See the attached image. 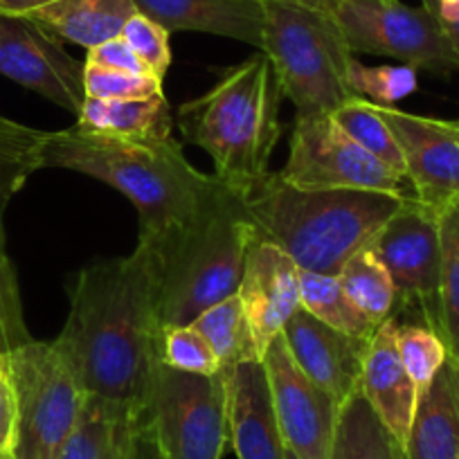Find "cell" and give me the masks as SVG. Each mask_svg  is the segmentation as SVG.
Returning a JSON list of instances; mask_svg holds the SVG:
<instances>
[{
    "label": "cell",
    "mask_w": 459,
    "mask_h": 459,
    "mask_svg": "<svg viewBox=\"0 0 459 459\" xmlns=\"http://www.w3.org/2000/svg\"><path fill=\"white\" fill-rule=\"evenodd\" d=\"M156 293L147 259H104L82 268L70 286V313L56 344L88 396L122 414L143 412L158 363Z\"/></svg>",
    "instance_id": "1"
},
{
    "label": "cell",
    "mask_w": 459,
    "mask_h": 459,
    "mask_svg": "<svg viewBox=\"0 0 459 459\" xmlns=\"http://www.w3.org/2000/svg\"><path fill=\"white\" fill-rule=\"evenodd\" d=\"M257 228L246 194L214 176L198 210L153 239L140 241L156 293L160 326L192 325L237 295Z\"/></svg>",
    "instance_id": "2"
},
{
    "label": "cell",
    "mask_w": 459,
    "mask_h": 459,
    "mask_svg": "<svg viewBox=\"0 0 459 459\" xmlns=\"http://www.w3.org/2000/svg\"><path fill=\"white\" fill-rule=\"evenodd\" d=\"M48 167L79 171L125 194L138 212L140 241L187 221L214 185V176L189 165L174 138L110 135L79 125L48 131Z\"/></svg>",
    "instance_id": "3"
},
{
    "label": "cell",
    "mask_w": 459,
    "mask_h": 459,
    "mask_svg": "<svg viewBox=\"0 0 459 459\" xmlns=\"http://www.w3.org/2000/svg\"><path fill=\"white\" fill-rule=\"evenodd\" d=\"M408 196L372 189H304L266 174L246 194L257 237L280 246L304 273L338 275Z\"/></svg>",
    "instance_id": "4"
},
{
    "label": "cell",
    "mask_w": 459,
    "mask_h": 459,
    "mask_svg": "<svg viewBox=\"0 0 459 459\" xmlns=\"http://www.w3.org/2000/svg\"><path fill=\"white\" fill-rule=\"evenodd\" d=\"M281 97L271 59L257 52L225 70L210 91L185 101L176 125L189 144L210 153L216 178L248 194L268 174L281 138Z\"/></svg>",
    "instance_id": "5"
},
{
    "label": "cell",
    "mask_w": 459,
    "mask_h": 459,
    "mask_svg": "<svg viewBox=\"0 0 459 459\" xmlns=\"http://www.w3.org/2000/svg\"><path fill=\"white\" fill-rule=\"evenodd\" d=\"M264 55L271 59L284 97L298 117L333 115L354 100L347 82L351 55L326 12L289 0H264Z\"/></svg>",
    "instance_id": "6"
},
{
    "label": "cell",
    "mask_w": 459,
    "mask_h": 459,
    "mask_svg": "<svg viewBox=\"0 0 459 459\" xmlns=\"http://www.w3.org/2000/svg\"><path fill=\"white\" fill-rule=\"evenodd\" d=\"M7 365L19 396L16 459H55L88 399L77 369L56 340L23 344Z\"/></svg>",
    "instance_id": "7"
},
{
    "label": "cell",
    "mask_w": 459,
    "mask_h": 459,
    "mask_svg": "<svg viewBox=\"0 0 459 459\" xmlns=\"http://www.w3.org/2000/svg\"><path fill=\"white\" fill-rule=\"evenodd\" d=\"M167 459H221L230 444L225 374L153 368L143 412Z\"/></svg>",
    "instance_id": "8"
},
{
    "label": "cell",
    "mask_w": 459,
    "mask_h": 459,
    "mask_svg": "<svg viewBox=\"0 0 459 459\" xmlns=\"http://www.w3.org/2000/svg\"><path fill=\"white\" fill-rule=\"evenodd\" d=\"M335 21L351 55L390 56L414 70L453 73L459 59L441 21L426 7L401 0H331Z\"/></svg>",
    "instance_id": "9"
},
{
    "label": "cell",
    "mask_w": 459,
    "mask_h": 459,
    "mask_svg": "<svg viewBox=\"0 0 459 459\" xmlns=\"http://www.w3.org/2000/svg\"><path fill=\"white\" fill-rule=\"evenodd\" d=\"M277 174L304 189H372L412 198L408 178L356 144L333 115L295 120L289 160Z\"/></svg>",
    "instance_id": "10"
},
{
    "label": "cell",
    "mask_w": 459,
    "mask_h": 459,
    "mask_svg": "<svg viewBox=\"0 0 459 459\" xmlns=\"http://www.w3.org/2000/svg\"><path fill=\"white\" fill-rule=\"evenodd\" d=\"M369 248L387 268L394 284V320L403 313L419 316L421 325L439 333L441 232L439 216L414 198L383 223Z\"/></svg>",
    "instance_id": "11"
},
{
    "label": "cell",
    "mask_w": 459,
    "mask_h": 459,
    "mask_svg": "<svg viewBox=\"0 0 459 459\" xmlns=\"http://www.w3.org/2000/svg\"><path fill=\"white\" fill-rule=\"evenodd\" d=\"M262 363L286 450L298 459H329L340 412L338 401L298 368L284 335L273 340Z\"/></svg>",
    "instance_id": "12"
},
{
    "label": "cell",
    "mask_w": 459,
    "mask_h": 459,
    "mask_svg": "<svg viewBox=\"0 0 459 459\" xmlns=\"http://www.w3.org/2000/svg\"><path fill=\"white\" fill-rule=\"evenodd\" d=\"M86 65L28 16L0 14V74L77 117L86 101Z\"/></svg>",
    "instance_id": "13"
},
{
    "label": "cell",
    "mask_w": 459,
    "mask_h": 459,
    "mask_svg": "<svg viewBox=\"0 0 459 459\" xmlns=\"http://www.w3.org/2000/svg\"><path fill=\"white\" fill-rule=\"evenodd\" d=\"M378 106V104H377ZM405 160L412 198L441 216L459 203V134L455 122L378 106Z\"/></svg>",
    "instance_id": "14"
},
{
    "label": "cell",
    "mask_w": 459,
    "mask_h": 459,
    "mask_svg": "<svg viewBox=\"0 0 459 459\" xmlns=\"http://www.w3.org/2000/svg\"><path fill=\"white\" fill-rule=\"evenodd\" d=\"M299 273L298 264L280 246L255 237L237 298L244 307L259 359L302 307Z\"/></svg>",
    "instance_id": "15"
},
{
    "label": "cell",
    "mask_w": 459,
    "mask_h": 459,
    "mask_svg": "<svg viewBox=\"0 0 459 459\" xmlns=\"http://www.w3.org/2000/svg\"><path fill=\"white\" fill-rule=\"evenodd\" d=\"M281 335L298 368L340 405L360 390L365 354L374 335H347L320 322L302 307L293 313Z\"/></svg>",
    "instance_id": "16"
},
{
    "label": "cell",
    "mask_w": 459,
    "mask_h": 459,
    "mask_svg": "<svg viewBox=\"0 0 459 459\" xmlns=\"http://www.w3.org/2000/svg\"><path fill=\"white\" fill-rule=\"evenodd\" d=\"M225 385L230 446L237 459H286V444L262 360H246L230 369Z\"/></svg>",
    "instance_id": "17"
},
{
    "label": "cell",
    "mask_w": 459,
    "mask_h": 459,
    "mask_svg": "<svg viewBox=\"0 0 459 459\" xmlns=\"http://www.w3.org/2000/svg\"><path fill=\"white\" fill-rule=\"evenodd\" d=\"M360 392L387 428L392 439L405 448L417 412L419 392L410 374L405 372L396 350L394 317L383 322L369 342L363 374H360Z\"/></svg>",
    "instance_id": "18"
},
{
    "label": "cell",
    "mask_w": 459,
    "mask_h": 459,
    "mask_svg": "<svg viewBox=\"0 0 459 459\" xmlns=\"http://www.w3.org/2000/svg\"><path fill=\"white\" fill-rule=\"evenodd\" d=\"M134 5L169 32H205L259 52L264 48V0H134Z\"/></svg>",
    "instance_id": "19"
},
{
    "label": "cell",
    "mask_w": 459,
    "mask_h": 459,
    "mask_svg": "<svg viewBox=\"0 0 459 459\" xmlns=\"http://www.w3.org/2000/svg\"><path fill=\"white\" fill-rule=\"evenodd\" d=\"M405 459H459V359L448 354L419 396Z\"/></svg>",
    "instance_id": "20"
},
{
    "label": "cell",
    "mask_w": 459,
    "mask_h": 459,
    "mask_svg": "<svg viewBox=\"0 0 459 459\" xmlns=\"http://www.w3.org/2000/svg\"><path fill=\"white\" fill-rule=\"evenodd\" d=\"M138 14L134 0H59L28 14L59 41L92 50L110 39L122 37L129 19Z\"/></svg>",
    "instance_id": "21"
},
{
    "label": "cell",
    "mask_w": 459,
    "mask_h": 459,
    "mask_svg": "<svg viewBox=\"0 0 459 459\" xmlns=\"http://www.w3.org/2000/svg\"><path fill=\"white\" fill-rule=\"evenodd\" d=\"M174 115L165 95L149 100H91L86 97L77 125L110 135L131 138H171Z\"/></svg>",
    "instance_id": "22"
},
{
    "label": "cell",
    "mask_w": 459,
    "mask_h": 459,
    "mask_svg": "<svg viewBox=\"0 0 459 459\" xmlns=\"http://www.w3.org/2000/svg\"><path fill=\"white\" fill-rule=\"evenodd\" d=\"M329 459H405L363 392L340 405Z\"/></svg>",
    "instance_id": "23"
},
{
    "label": "cell",
    "mask_w": 459,
    "mask_h": 459,
    "mask_svg": "<svg viewBox=\"0 0 459 459\" xmlns=\"http://www.w3.org/2000/svg\"><path fill=\"white\" fill-rule=\"evenodd\" d=\"M48 131L23 126L0 115V253L5 250L3 212L34 171L43 169Z\"/></svg>",
    "instance_id": "24"
},
{
    "label": "cell",
    "mask_w": 459,
    "mask_h": 459,
    "mask_svg": "<svg viewBox=\"0 0 459 459\" xmlns=\"http://www.w3.org/2000/svg\"><path fill=\"white\" fill-rule=\"evenodd\" d=\"M299 299L302 308L333 329L354 338H372L378 326L360 311L340 284L338 275L299 273Z\"/></svg>",
    "instance_id": "25"
},
{
    "label": "cell",
    "mask_w": 459,
    "mask_h": 459,
    "mask_svg": "<svg viewBox=\"0 0 459 459\" xmlns=\"http://www.w3.org/2000/svg\"><path fill=\"white\" fill-rule=\"evenodd\" d=\"M192 325L212 344V350L219 356L223 374H228L230 369H235L237 365L246 363V360H262L257 354V347H255L241 299L237 295L207 308Z\"/></svg>",
    "instance_id": "26"
},
{
    "label": "cell",
    "mask_w": 459,
    "mask_h": 459,
    "mask_svg": "<svg viewBox=\"0 0 459 459\" xmlns=\"http://www.w3.org/2000/svg\"><path fill=\"white\" fill-rule=\"evenodd\" d=\"M338 280L342 289L347 290L356 307L369 317L377 326L390 320L394 316V284L383 266L381 259L374 255V250L363 248L344 264L342 271L338 273Z\"/></svg>",
    "instance_id": "27"
},
{
    "label": "cell",
    "mask_w": 459,
    "mask_h": 459,
    "mask_svg": "<svg viewBox=\"0 0 459 459\" xmlns=\"http://www.w3.org/2000/svg\"><path fill=\"white\" fill-rule=\"evenodd\" d=\"M333 120L365 152L372 153L374 158H378L383 165L394 169L396 174L405 176L403 153H401L399 143H396L387 122L383 120L377 104L363 100V97H354L335 110Z\"/></svg>",
    "instance_id": "28"
},
{
    "label": "cell",
    "mask_w": 459,
    "mask_h": 459,
    "mask_svg": "<svg viewBox=\"0 0 459 459\" xmlns=\"http://www.w3.org/2000/svg\"><path fill=\"white\" fill-rule=\"evenodd\" d=\"M439 232V335L448 347V354L459 359V203L441 216Z\"/></svg>",
    "instance_id": "29"
},
{
    "label": "cell",
    "mask_w": 459,
    "mask_h": 459,
    "mask_svg": "<svg viewBox=\"0 0 459 459\" xmlns=\"http://www.w3.org/2000/svg\"><path fill=\"white\" fill-rule=\"evenodd\" d=\"M125 417L126 414L106 401L88 396L77 428L65 439L55 459H106L115 441L117 423Z\"/></svg>",
    "instance_id": "30"
},
{
    "label": "cell",
    "mask_w": 459,
    "mask_h": 459,
    "mask_svg": "<svg viewBox=\"0 0 459 459\" xmlns=\"http://www.w3.org/2000/svg\"><path fill=\"white\" fill-rule=\"evenodd\" d=\"M396 350L405 372L410 374L421 396L448 359L444 338L426 325L396 320Z\"/></svg>",
    "instance_id": "31"
},
{
    "label": "cell",
    "mask_w": 459,
    "mask_h": 459,
    "mask_svg": "<svg viewBox=\"0 0 459 459\" xmlns=\"http://www.w3.org/2000/svg\"><path fill=\"white\" fill-rule=\"evenodd\" d=\"M158 360L178 372L214 377L221 372V363L212 344L194 325L160 326L158 333Z\"/></svg>",
    "instance_id": "32"
},
{
    "label": "cell",
    "mask_w": 459,
    "mask_h": 459,
    "mask_svg": "<svg viewBox=\"0 0 459 459\" xmlns=\"http://www.w3.org/2000/svg\"><path fill=\"white\" fill-rule=\"evenodd\" d=\"M347 82L354 95L378 106H394L417 91V70L410 65H365L351 59Z\"/></svg>",
    "instance_id": "33"
},
{
    "label": "cell",
    "mask_w": 459,
    "mask_h": 459,
    "mask_svg": "<svg viewBox=\"0 0 459 459\" xmlns=\"http://www.w3.org/2000/svg\"><path fill=\"white\" fill-rule=\"evenodd\" d=\"M28 342H32V335L23 320L19 280H16L14 264L3 250L0 253V360L10 359Z\"/></svg>",
    "instance_id": "34"
},
{
    "label": "cell",
    "mask_w": 459,
    "mask_h": 459,
    "mask_svg": "<svg viewBox=\"0 0 459 459\" xmlns=\"http://www.w3.org/2000/svg\"><path fill=\"white\" fill-rule=\"evenodd\" d=\"M83 88L91 100H149V97L162 95V79L156 74H131L86 65Z\"/></svg>",
    "instance_id": "35"
},
{
    "label": "cell",
    "mask_w": 459,
    "mask_h": 459,
    "mask_svg": "<svg viewBox=\"0 0 459 459\" xmlns=\"http://www.w3.org/2000/svg\"><path fill=\"white\" fill-rule=\"evenodd\" d=\"M169 30L158 25L144 14H134L129 23L122 30V39L131 46V50L143 59V64L152 70L156 77H165L167 68L171 65V46Z\"/></svg>",
    "instance_id": "36"
},
{
    "label": "cell",
    "mask_w": 459,
    "mask_h": 459,
    "mask_svg": "<svg viewBox=\"0 0 459 459\" xmlns=\"http://www.w3.org/2000/svg\"><path fill=\"white\" fill-rule=\"evenodd\" d=\"M19 448V396L7 359L0 360V459H14Z\"/></svg>",
    "instance_id": "37"
},
{
    "label": "cell",
    "mask_w": 459,
    "mask_h": 459,
    "mask_svg": "<svg viewBox=\"0 0 459 459\" xmlns=\"http://www.w3.org/2000/svg\"><path fill=\"white\" fill-rule=\"evenodd\" d=\"M83 64L95 65V68L117 70V73L152 74V70L143 64V59L131 50V46L122 37L110 39V41L88 50L86 61H83Z\"/></svg>",
    "instance_id": "38"
},
{
    "label": "cell",
    "mask_w": 459,
    "mask_h": 459,
    "mask_svg": "<svg viewBox=\"0 0 459 459\" xmlns=\"http://www.w3.org/2000/svg\"><path fill=\"white\" fill-rule=\"evenodd\" d=\"M122 459H167L143 414H129L122 421Z\"/></svg>",
    "instance_id": "39"
},
{
    "label": "cell",
    "mask_w": 459,
    "mask_h": 459,
    "mask_svg": "<svg viewBox=\"0 0 459 459\" xmlns=\"http://www.w3.org/2000/svg\"><path fill=\"white\" fill-rule=\"evenodd\" d=\"M52 3H59V0H0V14L28 16Z\"/></svg>",
    "instance_id": "40"
},
{
    "label": "cell",
    "mask_w": 459,
    "mask_h": 459,
    "mask_svg": "<svg viewBox=\"0 0 459 459\" xmlns=\"http://www.w3.org/2000/svg\"><path fill=\"white\" fill-rule=\"evenodd\" d=\"M444 30H446V37H448L450 46H453L455 55H457V59H459V19L453 21V23H444Z\"/></svg>",
    "instance_id": "41"
},
{
    "label": "cell",
    "mask_w": 459,
    "mask_h": 459,
    "mask_svg": "<svg viewBox=\"0 0 459 459\" xmlns=\"http://www.w3.org/2000/svg\"><path fill=\"white\" fill-rule=\"evenodd\" d=\"M289 3H295V5H302V7H311V10H317V12H326V14H329V5H331V0H289Z\"/></svg>",
    "instance_id": "42"
},
{
    "label": "cell",
    "mask_w": 459,
    "mask_h": 459,
    "mask_svg": "<svg viewBox=\"0 0 459 459\" xmlns=\"http://www.w3.org/2000/svg\"><path fill=\"white\" fill-rule=\"evenodd\" d=\"M125 421V419H122ZM122 421L117 423V432H115V441L108 450V457L106 459H122Z\"/></svg>",
    "instance_id": "43"
},
{
    "label": "cell",
    "mask_w": 459,
    "mask_h": 459,
    "mask_svg": "<svg viewBox=\"0 0 459 459\" xmlns=\"http://www.w3.org/2000/svg\"><path fill=\"white\" fill-rule=\"evenodd\" d=\"M286 459H298V457H295V455L290 453V450H286Z\"/></svg>",
    "instance_id": "44"
},
{
    "label": "cell",
    "mask_w": 459,
    "mask_h": 459,
    "mask_svg": "<svg viewBox=\"0 0 459 459\" xmlns=\"http://www.w3.org/2000/svg\"><path fill=\"white\" fill-rule=\"evenodd\" d=\"M455 126H457V134H459V122H455Z\"/></svg>",
    "instance_id": "45"
},
{
    "label": "cell",
    "mask_w": 459,
    "mask_h": 459,
    "mask_svg": "<svg viewBox=\"0 0 459 459\" xmlns=\"http://www.w3.org/2000/svg\"><path fill=\"white\" fill-rule=\"evenodd\" d=\"M14 459H16V457H14Z\"/></svg>",
    "instance_id": "46"
}]
</instances>
